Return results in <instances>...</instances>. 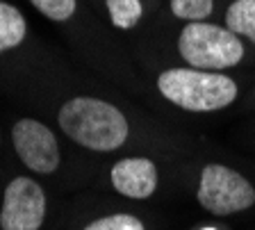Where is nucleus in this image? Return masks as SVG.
<instances>
[{
  "mask_svg": "<svg viewBox=\"0 0 255 230\" xmlns=\"http://www.w3.org/2000/svg\"><path fill=\"white\" fill-rule=\"evenodd\" d=\"M57 123L71 141L96 153L121 148L130 134L126 114L117 105L91 96L69 98L59 107Z\"/></svg>",
  "mask_w": 255,
  "mask_h": 230,
  "instance_id": "f257e3e1",
  "label": "nucleus"
},
{
  "mask_svg": "<svg viewBox=\"0 0 255 230\" xmlns=\"http://www.w3.org/2000/svg\"><path fill=\"white\" fill-rule=\"evenodd\" d=\"M162 98L187 112H217L233 105L239 96L237 82L219 71L166 69L157 75Z\"/></svg>",
  "mask_w": 255,
  "mask_h": 230,
  "instance_id": "f03ea898",
  "label": "nucleus"
},
{
  "mask_svg": "<svg viewBox=\"0 0 255 230\" xmlns=\"http://www.w3.org/2000/svg\"><path fill=\"white\" fill-rule=\"evenodd\" d=\"M178 53L194 69L221 71L242 62L244 43L228 27L194 21L182 27L178 37Z\"/></svg>",
  "mask_w": 255,
  "mask_h": 230,
  "instance_id": "7ed1b4c3",
  "label": "nucleus"
},
{
  "mask_svg": "<svg viewBox=\"0 0 255 230\" xmlns=\"http://www.w3.org/2000/svg\"><path fill=\"white\" fill-rule=\"evenodd\" d=\"M196 201L205 212L214 217H230L253 208L255 187L230 166L207 164L201 171Z\"/></svg>",
  "mask_w": 255,
  "mask_h": 230,
  "instance_id": "20e7f679",
  "label": "nucleus"
},
{
  "mask_svg": "<svg viewBox=\"0 0 255 230\" xmlns=\"http://www.w3.org/2000/svg\"><path fill=\"white\" fill-rule=\"evenodd\" d=\"M48 217V194L32 176H14L2 189L0 230H41Z\"/></svg>",
  "mask_w": 255,
  "mask_h": 230,
  "instance_id": "39448f33",
  "label": "nucleus"
},
{
  "mask_svg": "<svg viewBox=\"0 0 255 230\" xmlns=\"http://www.w3.org/2000/svg\"><path fill=\"white\" fill-rule=\"evenodd\" d=\"M11 144L18 160L34 176H53L62 162L57 134L46 123L23 116L11 125Z\"/></svg>",
  "mask_w": 255,
  "mask_h": 230,
  "instance_id": "423d86ee",
  "label": "nucleus"
},
{
  "mask_svg": "<svg viewBox=\"0 0 255 230\" xmlns=\"http://www.w3.org/2000/svg\"><path fill=\"white\" fill-rule=\"evenodd\" d=\"M110 182L114 192L132 201H146L157 192L159 173L148 157H123L110 169Z\"/></svg>",
  "mask_w": 255,
  "mask_h": 230,
  "instance_id": "0eeeda50",
  "label": "nucleus"
},
{
  "mask_svg": "<svg viewBox=\"0 0 255 230\" xmlns=\"http://www.w3.org/2000/svg\"><path fill=\"white\" fill-rule=\"evenodd\" d=\"M27 34V23L23 14L9 2L0 0V53L16 48Z\"/></svg>",
  "mask_w": 255,
  "mask_h": 230,
  "instance_id": "6e6552de",
  "label": "nucleus"
},
{
  "mask_svg": "<svg viewBox=\"0 0 255 230\" xmlns=\"http://www.w3.org/2000/svg\"><path fill=\"white\" fill-rule=\"evenodd\" d=\"M226 27L255 43V0H235L226 11Z\"/></svg>",
  "mask_w": 255,
  "mask_h": 230,
  "instance_id": "1a4fd4ad",
  "label": "nucleus"
},
{
  "mask_svg": "<svg viewBox=\"0 0 255 230\" xmlns=\"http://www.w3.org/2000/svg\"><path fill=\"white\" fill-rule=\"evenodd\" d=\"M105 5H107V11H110L112 23L119 30H130L143 16L141 0H105Z\"/></svg>",
  "mask_w": 255,
  "mask_h": 230,
  "instance_id": "9d476101",
  "label": "nucleus"
},
{
  "mask_svg": "<svg viewBox=\"0 0 255 230\" xmlns=\"http://www.w3.org/2000/svg\"><path fill=\"white\" fill-rule=\"evenodd\" d=\"M82 230H146V224L130 212H114L89 221Z\"/></svg>",
  "mask_w": 255,
  "mask_h": 230,
  "instance_id": "9b49d317",
  "label": "nucleus"
},
{
  "mask_svg": "<svg viewBox=\"0 0 255 230\" xmlns=\"http://www.w3.org/2000/svg\"><path fill=\"white\" fill-rule=\"evenodd\" d=\"M214 9L212 0H171V11L173 16L185 18V21H205Z\"/></svg>",
  "mask_w": 255,
  "mask_h": 230,
  "instance_id": "f8f14e48",
  "label": "nucleus"
},
{
  "mask_svg": "<svg viewBox=\"0 0 255 230\" xmlns=\"http://www.w3.org/2000/svg\"><path fill=\"white\" fill-rule=\"evenodd\" d=\"M32 7H37L46 18L50 21H69L75 14V7L78 2L75 0H30Z\"/></svg>",
  "mask_w": 255,
  "mask_h": 230,
  "instance_id": "ddd939ff",
  "label": "nucleus"
}]
</instances>
